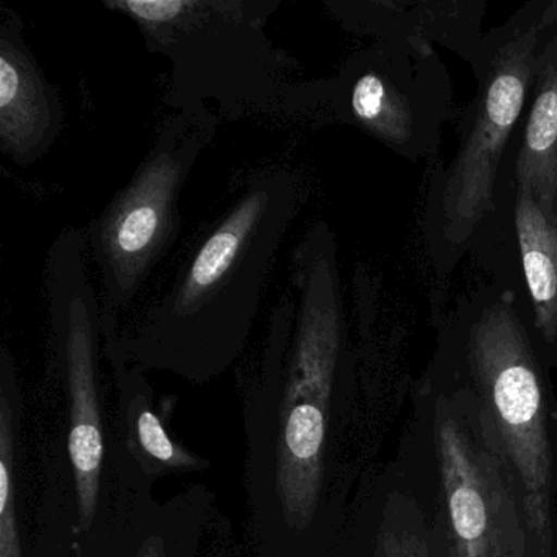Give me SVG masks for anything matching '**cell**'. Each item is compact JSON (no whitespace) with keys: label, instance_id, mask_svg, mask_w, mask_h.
<instances>
[{"label":"cell","instance_id":"7c38bea8","mask_svg":"<svg viewBox=\"0 0 557 557\" xmlns=\"http://www.w3.org/2000/svg\"><path fill=\"white\" fill-rule=\"evenodd\" d=\"M515 226L534 308V324L547 342L557 338V214L518 190Z\"/></svg>","mask_w":557,"mask_h":557},{"label":"cell","instance_id":"7a4b0ae2","mask_svg":"<svg viewBox=\"0 0 557 557\" xmlns=\"http://www.w3.org/2000/svg\"><path fill=\"white\" fill-rule=\"evenodd\" d=\"M305 200V185L289 169L253 175L164 296L128 331L116 329L126 357L190 384L226 373L249 344L280 247Z\"/></svg>","mask_w":557,"mask_h":557},{"label":"cell","instance_id":"30bf717a","mask_svg":"<svg viewBox=\"0 0 557 557\" xmlns=\"http://www.w3.org/2000/svg\"><path fill=\"white\" fill-rule=\"evenodd\" d=\"M64 126L60 92L35 60L17 12L0 22V146L18 165L48 154Z\"/></svg>","mask_w":557,"mask_h":557},{"label":"cell","instance_id":"ba28073f","mask_svg":"<svg viewBox=\"0 0 557 557\" xmlns=\"http://www.w3.org/2000/svg\"><path fill=\"white\" fill-rule=\"evenodd\" d=\"M440 471L455 557H520L517 504L498 465L502 453L479 446L455 417L436 425Z\"/></svg>","mask_w":557,"mask_h":557},{"label":"cell","instance_id":"8992f818","mask_svg":"<svg viewBox=\"0 0 557 557\" xmlns=\"http://www.w3.org/2000/svg\"><path fill=\"white\" fill-rule=\"evenodd\" d=\"M472 371L498 448L517 479L528 530L547 544L553 453L537 364L510 302L488 306L469 337Z\"/></svg>","mask_w":557,"mask_h":557},{"label":"cell","instance_id":"8fae6325","mask_svg":"<svg viewBox=\"0 0 557 557\" xmlns=\"http://www.w3.org/2000/svg\"><path fill=\"white\" fill-rule=\"evenodd\" d=\"M536 97L517 159V188L557 214V37L537 57Z\"/></svg>","mask_w":557,"mask_h":557},{"label":"cell","instance_id":"52a82bcc","mask_svg":"<svg viewBox=\"0 0 557 557\" xmlns=\"http://www.w3.org/2000/svg\"><path fill=\"white\" fill-rule=\"evenodd\" d=\"M557 18L550 4L536 24L505 44L492 61L482 90L474 126L453 162L442 197L445 234L462 243L474 227L494 211V187L498 164L536 77V47L540 34Z\"/></svg>","mask_w":557,"mask_h":557},{"label":"cell","instance_id":"9c48e42d","mask_svg":"<svg viewBox=\"0 0 557 557\" xmlns=\"http://www.w3.org/2000/svg\"><path fill=\"white\" fill-rule=\"evenodd\" d=\"M103 355L112 368L116 412L107 425V453L141 475L148 484L211 468L208 459L182 445L158 410L146 371L133 363L116 338L119 315L102 306Z\"/></svg>","mask_w":557,"mask_h":557},{"label":"cell","instance_id":"5b68a950","mask_svg":"<svg viewBox=\"0 0 557 557\" xmlns=\"http://www.w3.org/2000/svg\"><path fill=\"white\" fill-rule=\"evenodd\" d=\"M84 227H67L45 262V293L54 360L66 389L67 456L74 482L76 534L89 530L102 494L107 422L100 397L102 299L89 272Z\"/></svg>","mask_w":557,"mask_h":557},{"label":"cell","instance_id":"4fadbf2b","mask_svg":"<svg viewBox=\"0 0 557 557\" xmlns=\"http://www.w3.org/2000/svg\"><path fill=\"white\" fill-rule=\"evenodd\" d=\"M325 94L341 113L364 132L391 146L406 145L412 135V110L406 97L377 71L347 67Z\"/></svg>","mask_w":557,"mask_h":557},{"label":"cell","instance_id":"5bb4252c","mask_svg":"<svg viewBox=\"0 0 557 557\" xmlns=\"http://www.w3.org/2000/svg\"><path fill=\"white\" fill-rule=\"evenodd\" d=\"M22 393L8 347L0 351V557H25L18 527V438Z\"/></svg>","mask_w":557,"mask_h":557},{"label":"cell","instance_id":"9a60e30c","mask_svg":"<svg viewBox=\"0 0 557 557\" xmlns=\"http://www.w3.org/2000/svg\"><path fill=\"white\" fill-rule=\"evenodd\" d=\"M377 557H433L429 543L419 533L406 528L383 524L377 534Z\"/></svg>","mask_w":557,"mask_h":557},{"label":"cell","instance_id":"6da1fadb","mask_svg":"<svg viewBox=\"0 0 557 557\" xmlns=\"http://www.w3.org/2000/svg\"><path fill=\"white\" fill-rule=\"evenodd\" d=\"M292 260L295 293L270 314L244 386L247 534L256 557H332V443L347 325L331 226L311 224Z\"/></svg>","mask_w":557,"mask_h":557},{"label":"cell","instance_id":"277c9868","mask_svg":"<svg viewBox=\"0 0 557 557\" xmlns=\"http://www.w3.org/2000/svg\"><path fill=\"white\" fill-rule=\"evenodd\" d=\"M218 125L210 107L168 116L128 184L84 226L107 311L128 308L174 246L182 191Z\"/></svg>","mask_w":557,"mask_h":557},{"label":"cell","instance_id":"3957f363","mask_svg":"<svg viewBox=\"0 0 557 557\" xmlns=\"http://www.w3.org/2000/svg\"><path fill=\"white\" fill-rule=\"evenodd\" d=\"M135 22L149 53L171 64L165 103L175 112L220 106L224 119L302 115L324 83H293L288 57L267 34L272 0H107Z\"/></svg>","mask_w":557,"mask_h":557}]
</instances>
